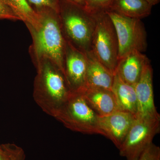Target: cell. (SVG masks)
Segmentation results:
<instances>
[{
    "label": "cell",
    "instance_id": "15",
    "mask_svg": "<svg viewBox=\"0 0 160 160\" xmlns=\"http://www.w3.org/2000/svg\"><path fill=\"white\" fill-rule=\"evenodd\" d=\"M152 7L145 0H114L109 10L126 17L142 20L151 14Z\"/></svg>",
    "mask_w": 160,
    "mask_h": 160
},
{
    "label": "cell",
    "instance_id": "17",
    "mask_svg": "<svg viewBox=\"0 0 160 160\" xmlns=\"http://www.w3.org/2000/svg\"><path fill=\"white\" fill-rule=\"evenodd\" d=\"M114 0H84L85 8L91 13L106 12L110 9Z\"/></svg>",
    "mask_w": 160,
    "mask_h": 160
},
{
    "label": "cell",
    "instance_id": "8",
    "mask_svg": "<svg viewBox=\"0 0 160 160\" xmlns=\"http://www.w3.org/2000/svg\"><path fill=\"white\" fill-rule=\"evenodd\" d=\"M87 65L86 53L66 41L64 75L71 92H81L86 89Z\"/></svg>",
    "mask_w": 160,
    "mask_h": 160
},
{
    "label": "cell",
    "instance_id": "18",
    "mask_svg": "<svg viewBox=\"0 0 160 160\" xmlns=\"http://www.w3.org/2000/svg\"><path fill=\"white\" fill-rule=\"evenodd\" d=\"M1 146L8 155L10 160H25L26 155L21 147L13 143H6Z\"/></svg>",
    "mask_w": 160,
    "mask_h": 160
},
{
    "label": "cell",
    "instance_id": "4",
    "mask_svg": "<svg viewBox=\"0 0 160 160\" xmlns=\"http://www.w3.org/2000/svg\"><path fill=\"white\" fill-rule=\"evenodd\" d=\"M98 115L81 92H71L54 118L72 131L84 134H100Z\"/></svg>",
    "mask_w": 160,
    "mask_h": 160
},
{
    "label": "cell",
    "instance_id": "21",
    "mask_svg": "<svg viewBox=\"0 0 160 160\" xmlns=\"http://www.w3.org/2000/svg\"><path fill=\"white\" fill-rule=\"evenodd\" d=\"M0 20L20 21L19 18L15 14L2 0H0Z\"/></svg>",
    "mask_w": 160,
    "mask_h": 160
},
{
    "label": "cell",
    "instance_id": "10",
    "mask_svg": "<svg viewBox=\"0 0 160 160\" xmlns=\"http://www.w3.org/2000/svg\"><path fill=\"white\" fill-rule=\"evenodd\" d=\"M135 118L134 115L120 110L104 116H98L100 134L108 138L118 149Z\"/></svg>",
    "mask_w": 160,
    "mask_h": 160
},
{
    "label": "cell",
    "instance_id": "24",
    "mask_svg": "<svg viewBox=\"0 0 160 160\" xmlns=\"http://www.w3.org/2000/svg\"><path fill=\"white\" fill-rule=\"evenodd\" d=\"M70 1H72L74 2L78 3V4H80V5L85 7V3L84 0H70Z\"/></svg>",
    "mask_w": 160,
    "mask_h": 160
},
{
    "label": "cell",
    "instance_id": "16",
    "mask_svg": "<svg viewBox=\"0 0 160 160\" xmlns=\"http://www.w3.org/2000/svg\"><path fill=\"white\" fill-rule=\"evenodd\" d=\"M28 27L37 26L38 16L27 0H2Z\"/></svg>",
    "mask_w": 160,
    "mask_h": 160
},
{
    "label": "cell",
    "instance_id": "3",
    "mask_svg": "<svg viewBox=\"0 0 160 160\" xmlns=\"http://www.w3.org/2000/svg\"><path fill=\"white\" fill-rule=\"evenodd\" d=\"M59 17L65 39L80 51H91L95 27L93 14L70 0H59Z\"/></svg>",
    "mask_w": 160,
    "mask_h": 160
},
{
    "label": "cell",
    "instance_id": "20",
    "mask_svg": "<svg viewBox=\"0 0 160 160\" xmlns=\"http://www.w3.org/2000/svg\"><path fill=\"white\" fill-rule=\"evenodd\" d=\"M139 160H160V148L152 143L143 152Z\"/></svg>",
    "mask_w": 160,
    "mask_h": 160
},
{
    "label": "cell",
    "instance_id": "22",
    "mask_svg": "<svg viewBox=\"0 0 160 160\" xmlns=\"http://www.w3.org/2000/svg\"><path fill=\"white\" fill-rule=\"evenodd\" d=\"M0 160H10L8 155L1 145H0Z\"/></svg>",
    "mask_w": 160,
    "mask_h": 160
},
{
    "label": "cell",
    "instance_id": "7",
    "mask_svg": "<svg viewBox=\"0 0 160 160\" xmlns=\"http://www.w3.org/2000/svg\"><path fill=\"white\" fill-rule=\"evenodd\" d=\"M160 120H147L136 117L125 140L118 149L126 160H139L159 132Z\"/></svg>",
    "mask_w": 160,
    "mask_h": 160
},
{
    "label": "cell",
    "instance_id": "12",
    "mask_svg": "<svg viewBox=\"0 0 160 160\" xmlns=\"http://www.w3.org/2000/svg\"><path fill=\"white\" fill-rule=\"evenodd\" d=\"M81 92L89 107L98 116H104L118 110L114 93L111 90L86 88Z\"/></svg>",
    "mask_w": 160,
    "mask_h": 160
},
{
    "label": "cell",
    "instance_id": "6",
    "mask_svg": "<svg viewBox=\"0 0 160 160\" xmlns=\"http://www.w3.org/2000/svg\"><path fill=\"white\" fill-rule=\"evenodd\" d=\"M114 26L118 43V60L132 51L144 52L148 46L147 33L141 19L106 11Z\"/></svg>",
    "mask_w": 160,
    "mask_h": 160
},
{
    "label": "cell",
    "instance_id": "1",
    "mask_svg": "<svg viewBox=\"0 0 160 160\" xmlns=\"http://www.w3.org/2000/svg\"><path fill=\"white\" fill-rule=\"evenodd\" d=\"M35 11L38 16L37 25L27 27L32 38L29 51L32 61L34 62L42 58L50 59L64 74L66 41L58 12L48 7Z\"/></svg>",
    "mask_w": 160,
    "mask_h": 160
},
{
    "label": "cell",
    "instance_id": "13",
    "mask_svg": "<svg viewBox=\"0 0 160 160\" xmlns=\"http://www.w3.org/2000/svg\"><path fill=\"white\" fill-rule=\"evenodd\" d=\"M86 54L87 61L86 88H103L111 90L114 75L101 63L92 51Z\"/></svg>",
    "mask_w": 160,
    "mask_h": 160
},
{
    "label": "cell",
    "instance_id": "23",
    "mask_svg": "<svg viewBox=\"0 0 160 160\" xmlns=\"http://www.w3.org/2000/svg\"><path fill=\"white\" fill-rule=\"evenodd\" d=\"M145 1L149 3L152 6L157 5L160 2V0H145Z\"/></svg>",
    "mask_w": 160,
    "mask_h": 160
},
{
    "label": "cell",
    "instance_id": "19",
    "mask_svg": "<svg viewBox=\"0 0 160 160\" xmlns=\"http://www.w3.org/2000/svg\"><path fill=\"white\" fill-rule=\"evenodd\" d=\"M34 9L48 7L58 12L59 0H27Z\"/></svg>",
    "mask_w": 160,
    "mask_h": 160
},
{
    "label": "cell",
    "instance_id": "9",
    "mask_svg": "<svg viewBox=\"0 0 160 160\" xmlns=\"http://www.w3.org/2000/svg\"><path fill=\"white\" fill-rule=\"evenodd\" d=\"M152 76V67L149 62L145 66L139 80L134 86L138 102L136 118L160 120V114L155 106Z\"/></svg>",
    "mask_w": 160,
    "mask_h": 160
},
{
    "label": "cell",
    "instance_id": "5",
    "mask_svg": "<svg viewBox=\"0 0 160 160\" xmlns=\"http://www.w3.org/2000/svg\"><path fill=\"white\" fill-rule=\"evenodd\" d=\"M92 14L95 19V27L91 51L101 63L114 75L118 61V43L115 29L106 12Z\"/></svg>",
    "mask_w": 160,
    "mask_h": 160
},
{
    "label": "cell",
    "instance_id": "14",
    "mask_svg": "<svg viewBox=\"0 0 160 160\" xmlns=\"http://www.w3.org/2000/svg\"><path fill=\"white\" fill-rule=\"evenodd\" d=\"M111 90L114 93L118 110L129 112L136 116L138 102L134 86L125 82L115 73Z\"/></svg>",
    "mask_w": 160,
    "mask_h": 160
},
{
    "label": "cell",
    "instance_id": "11",
    "mask_svg": "<svg viewBox=\"0 0 160 160\" xmlns=\"http://www.w3.org/2000/svg\"><path fill=\"white\" fill-rule=\"evenodd\" d=\"M149 62V58L143 52H132L118 60L115 74H117L125 82L134 86L139 80L145 66Z\"/></svg>",
    "mask_w": 160,
    "mask_h": 160
},
{
    "label": "cell",
    "instance_id": "2",
    "mask_svg": "<svg viewBox=\"0 0 160 160\" xmlns=\"http://www.w3.org/2000/svg\"><path fill=\"white\" fill-rule=\"evenodd\" d=\"M33 63L37 71L33 99L43 112L54 118L71 92L62 72L52 60L42 58Z\"/></svg>",
    "mask_w": 160,
    "mask_h": 160
}]
</instances>
